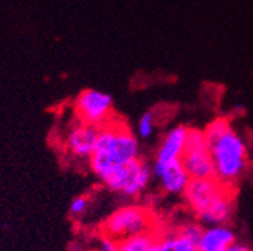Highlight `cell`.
<instances>
[{"mask_svg":"<svg viewBox=\"0 0 253 251\" xmlns=\"http://www.w3.org/2000/svg\"><path fill=\"white\" fill-rule=\"evenodd\" d=\"M136 160H139L137 139L121 119L112 117L98 128V139L89 158V166L101 182Z\"/></svg>","mask_w":253,"mask_h":251,"instance_id":"cell-1","label":"cell"},{"mask_svg":"<svg viewBox=\"0 0 253 251\" xmlns=\"http://www.w3.org/2000/svg\"><path fill=\"white\" fill-rule=\"evenodd\" d=\"M204 133L208 140L215 178L232 186L247 167V149L243 139L223 117L212 120Z\"/></svg>","mask_w":253,"mask_h":251,"instance_id":"cell-2","label":"cell"},{"mask_svg":"<svg viewBox=\"0 0 253 251\" xmlns=\"http://www.w3.org/2000/svg\"><path fill=\"white\" fill-rule=\"evenodd\" d=\"M184 197L188 208L208 226L225 224L232 214V186L217 178L190 179Z\"/></svg>","mask_w":253,"mask_h":251,"instance_id":"cell-3","label":"cell"},{"mask_svg":"<svg viewBox=\"0 0 253 251\" xmlns=\"http://www.w3.org/2000/svg\"><path fill=\"white\" fill-rule=\"evenodd\" d=\"M155 227V218L152 212L143 206H122L112 212L101 226V235L110 236L115 241L152 233Z\"/></svg>","mask_w":253,"mask_h":251,"instance_id":"cell-4","label":"cell"},{"mask_svg":"<svg viewBox=\"0 0 253 251\" xmlns=\"http://www.w3.org/2000/svg\"><path fill=\"white\" fill-rule=\"evenodd\" d=\"M181 161L190 179L215 178L208 140L205 133L201 130H188L185 152Z\"/></svg>","mask_w":253,"mask_h":251,"instance_id":"cell-5","label":"cell"},{"mask_svg":"<svg viewBox=\"0 0 253 251\" xmlns=\"http://www.w3.org/2000/svg\"><path fill=\"white\" fill-rule=\"evenodd\" d=\"M74 113L79 122L101 128L112 119L113 100L106 92L97 89H86L76 100Z\"/></svg>","mask_w":253,"mask_h":251,"instance_id":"cell-6","label":"cell"},{"mask_svg":"<svg viewBox=\"0 0 253 251\" xmlns=\"http://www.w3.org/2000/svg\"><path fill=\"white\" fill-rule=\"evenodd\" d=\"M151 178L152 169L139 158L115 172L104 180V183L113 193L125 197H136L145 191Z\"/></svg>","mask_w":253,"mask_h":251,"instance_id":"cell-7","label":"cell"},{"mask_svg":"<svg viewBox=\"0 0 253 251\" xmlns=\"http://www.w3.org/2000/svg\"><path fill=\"white\" fill-rule=\"evenodd\" d=\"M152 176L160 180L163 190L169 194H184L185 188L190 182V176L185 172L182 161L175 160L170 163H158L152 164Z\"/></svg>","mask_w":253,"mask_h":251,"instance_id":"cell-8","label":"cell"},{"mask_svg":"<svg viewBox=\"0 0 253 251\" xmlns=\"http://www.w3.org/2000/svg\"><path fill=\"white\" fill-rule=\"evenodd\" d=\"M98 139V128L79 122L68 131L67 147L77 160H89Z\"/></svg>","mask_w":253,"mask_h":251,"instance_id":"cell-9","label":"cell"},{"mask_svg":"<svg viewBox=\"0 0 253 251\" xmlns=\"http://www.w3.org/2000/svg\"><path fill=\"white\" fill-rule=\"evenodd\" d=\"M187 133H188V128L184 127V125H178V127L172 128L162 140L160 147L157 150L155 161L170 163L175 160H181L185 152Z\"/></svg>","mask_w":253,"mask_h":251,"instance_id":"cell-10","label":"cell"},{"mask_svg":"<svg viewBox=\"0 0 253 251\" xmlns=\"http://www.w3.org/2000/svg\"><path fill=\"white\" fill-rule=\"evenodd\" d=\"M235 242V233L225 224L211 226L202 232L198 251H226Z\"/></svg>","mask_w":253,"mask_h":251,"instance_id":"cell-11","label":"cell"},{"mask_svg":"<svg viewBox=\"0 0 253 251\" xmlns=\"http://www.w3.org/2000/svg\"><path fill=\"white\" fill-rule=\"evenodd\" d=\"M158 247L162 251H198V244L182 236L178 230L158 239Z\"/></svg>","mask_w":253,"mask_h":251,"instance_id":"cell-12","label":"cell"},{"mask_svg":"<svg viewBox=\"0 0 253 251\" xmlns=\"http://www.w3.org/2000/svg\"><path fill=\"white\" fill-rule=\"evenodd\" d=\"M158 242L157 233H143L119 241V251H151Z\"/></svg>","mask_w":253,"mask_h":251,"instance_id":"cell-13","label":"cell"},{"mask_svg":"<svg viewBox=\"0 0 253 251\" xmlns=\"http://www.w3.org/2000/svg\"><path fill=\"white\" fill-rule=\"evenodd\" d=\"M137 133L142 139H149L154 134V114L151 111H146L139 119Z\"/></svg>","mask_w":253,"mask_h":251,"instance_id":"cell-14","label":"cell"},{"mask_svg":"<svg viewBox=\"0 0 253 251\" xmlns=\"http://www.w3.org/2000/svg\"><path fill=\"white\" fill-rule=\"evenodd\" d=\"M178 232H179L182 236H185L187 239H190V241H193L195 244H198L199 239H201V236H202L204 229H202L199 224H196V223H184V224L178 229Z\"/></svg>","mask_w":253,"mask_h":251,"instance_id":"cell-15","label":"cell"},{"mask_svg":"<svg viewBox=\"0 0 253 251\" xmlns=\"http://www.w3.org/2000/svg\"><path fill=\"white\" fill-rule=\"evenodd\" d=\"M87 206H89V199L86 196H77L73 199V202L70 205V212L74 216H80L86 212Z\"/></svg>","mask_w":253,"mask_h":251,"instance_id":"cell-16","label":"cell"},{"mask_svg":"<svg viewBox=\"0 0 253 251\" xmlns=\"http://www.w3.org/2000/svg\"><path fill=\"white\" fill-rule=\"evenodd\" d=\"M98 251H119V242L110 236L101 235V239L98 244Z\"/></svg>","mask_w":253,"mask_h":251,"instance_id":"cell-17","label":"cell"},{"mask_svg":"<svg viewBox=\"0 0 253 251\" xmlns=\"http://www.w3.org/2000/svg\"><path fill=\"white\" fill-rule=\"evenodd\" d=\"M226 251H253V248H250L249 245H246V244H241V242H234Z\"/></svg>","mask_w":253,"mask_h":251,"instance_id":"cell-18","label":"cell"},{"mask_svg":"<svg viewBox=\"0 0 253 251\" xmlns=\"http://www.w3.org/2000/svg\"><path fill=\"white\" fill-rule=\"evenodd\" d=\"M151 251H162V250H160V247H158V242H157V244L154 245V248H152Z\"/></svg>","mask_w":253,"mask_h":251,"instance_id":"cell-19","label":"cell"}]
</instances>
